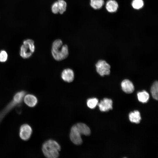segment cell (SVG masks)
Instances as JSON below:
<instances>
[{
  "instance_id": "ffe728a7",
  "label": "cell",
  "mask_w": 158,
  "mask_h": 158,
  "mask_svg": "<svg viewBox=\"0 0 158 158\" xmlns=\"http://www.w3.org/2000/svg\"><path fill=\"white\" fill-rule=\"evenodd\" d=\"M59 8V13L63 14L66 11L67 8V3L64 0H58L57 1Z\"/></svg>"
},
{
  "instance_id": "277c9868",
  "label": "cell",
  "mask_w": 158,
  "mask_h": 158,
  "mask_svg": "<svg viewBox=\"0 0 158 158\" xmlns=\"http://www.w3.org/2000/svg\"><path fill=\"white\" fill-rule=\"evenodd\" d=\"M35 46L34 42L31 39L25 40L20 47V55L24 59L30 57L34 52Z\"/></svg>"
},
{
  "instance_id": "30bf717a",
  "label": "cell",
  "mask_w": 158,
  "mask_h": 158,
  "mask_svg": "<svg viewBox=\"0 0 158 158\" xmlns=\"http://www.w3.org/2000/svg\"><path fill=\"white\" fill-rule=\"evenodd\" d=\"M121 85L123 90L127 93H131L134 90L133 83L128 79H125L121 83Z\"/></svg>"
},
{
  "instance_id": "2e32d148",
  "label": "cell",
  "mask_w": 158,
  "mask_h": 158,
  "mask_svg": "<svg viewBox=\"0 0 158 158\" xmlns=\"http://www.w3.org/2000/svg\"><path fill=\"white\" fill-rule=\"evenodd\" d=\"M104 4V0H90L91 6L95 10L101 8Z\"/></svg>"
},
{
  "instance_id": "4fadbf2b",
  "label": "cell",
  "mask_w": 158,
  "mask_h": 158,
  "mask_svg": "<svg viewBox=\"0 0 158 158\" xmlns=\"http://www.w3.org/2000/svg\"><path fill=\"white\" fill-rule=\"evenodd\" d=\"M75 125L82 135H89L90 134V128L85 124L79 123L75 124Z\"/></svg>"
},
{
  "instance_id": "5bb4252c",
  "label": "cell",
  "mask_w": 158,
  "mask_h": 158,
  "mask_svg": "<svg viewBox=\"0 0 158 158\" xmlns=\"http://www.w3.org/2000/svg\"><path fill=\"white\" fill-rule=\"evenodd\" d=\"M129 116V120L131 122L136 123H139L141 119L140 113L137 110L130 112Z\"/></svg>"
},
{
  "instance_id": "7a4b0ae2",
  "label": "cell",
  "mask_w": 158,
  "mask_h": 158,
  "mask_svg": "<svg viewBox=\"0 0 158 158\" xmlns=\"http://www.w3.org/2000/svg\"><path fill=\"white\" fill-rule=\"evenodd\" d=\"M61 147L55 140H49L44 142L42 150L44 155L49 158H56L59 155Z\"/></svg>"
},
{
  "instance_id": "8992f818",
  "label": "cell",
  "mask_w": 158,
  "mask_h": 158,
  "mask_svg": "<svg viewBox=\"0 0 158 158\" xmlns=\"http://www.w3.org/2000/svg\"><path fill=\"white\" fill-rule=\"evenodd\" d=\"M32 133L31 127L27 124H23L20 128L19 136L20 138L24 141H27L29 139Z\"/></svg>"
},
{
  "instance_id": "8fae6325",
  "label": "cell",
  "mask_w": 158,
  "mask_h": 158,
  "mask_svg": "<svg viewBox=\"0 0 158 158\" xmlns=\"http://www.w3.org/2000/svg\"><path fill=\"white\" fill-rule=\"evenodd\" d=\"M23 99L25 103L28 106L31 107L35 106L37 102V97L32 94H29L25 95Z\"/></svg>"
},
{
  "instance_id": "ba28073f",
  "label": "cell",
  "mask_w": 158,
  "mask_h": 158,
  "mask_svg": "<svg viewBox=\"0 0 158 158\" xmlns=\"http://www.w3.org/2000/svg\"><path fill=\"white\" fill-rule=\"evenodd\" d=\"M61 76L63 81L70 83L73 80L74 78V73L72 69L69 68H66L62 71Z\"/></svg>"
},
{
  "instance_id": "9c48e42d",
  "label": "cell",
  "mask_w": 158,
  "mask_h": 158,
  "mask_svg": "<svg viewBox=\"0 0 158 158\" xmlns=\"http://www.w3.org/2000/svg\"><path fill=\"white\" fill-rule=\"evenodd\" d=\"M100 110L107 111L112 109V101L111 99L104 98L98 104Z\"/></svg>"
},
{
  "instance_id": "7c38bea8",
  "label": "cell",
  "mask_w": 158,
  "mask_h": 158,
  "mask_svg": "<svg viewBox=\"0 0 158 158\" xmlns=\"http://www.w3.org/2000/svg\"><path fill=\"white\" fill-rule=\"evenodd\" d=\"M118 7L117 2L115 0H108L106 2L105 7L109 12L113 13L116 12Z\"/></svg>"
},
{
  "instance_id": "d6986e66",
  "label": "cell",
  "mask_w": 158,
  "mask_h": 158,
  "mask_svg": "<svg viewBox=\"0 0 158 158\" xmlns=\"http://www.w3.org/2000/svg\"><path fill=\"white\" fill-rule=\"evenodd\" d=\"M98 102V99L96 98H90L87 99V104L88 107L93 109L95 108Z\"/></svg>"
},
{
  "instance_id": "e0dca14e",
  "label": "cell",
  "mask_w": 158,
  "mask_h": 158,
  "mask_svg": "<svg viewBox=\"0 0 158 158\" xmlns=\"http://www.w3.org/2000/svg\"><path fill=\"white\" fill-rule=\"evenodd\" d=\"M151 92L152 97L155 99H158V83L156 81L154 83L151 88Z\"/></svg>"
},
{
  "instance_id": "52a82bcc",
  "label": "cell",
  "mask_w": 158,
  "mask_h": 158,
  "mask_svg": "<svg viewBox=\"0 0 158 158\" xmlns=\"http://www.w3.org/2000/svg\"><path fill=\"white\" fill-rule=\"evenodd\" d=\"M81 135L75 124L71 128L70 134V138L71 141L75 145H81L83 142Z\"/></svg>"
},
{
  "instance_id": "6da1fadb",
  "label": "cell",
  "mask_w": 158,
  "mask_h": 158,
  "mask_svg": "<svg viewBox=\"0 0 158 158\" xmlns=\"http://www.w3.org/2000/svg\"><path fill=\"white\" fill-rule=\"evenodd\" d=\"M51 53L53 58L57 61H60L66 58L69 54L68 49L66 44H63L60 39L55 40L53 42Z\"/></svg>"
},
{
  "instance_id": "ac0fdd59",
  "label": "cell",
  "mask_w": 158,
  "mask_h": 158,
  "mask_svg": "<svg viewBox=\"0 0 158 158\" xmlns=\"http://www.w3.org/2000/svg\"><path fill=\"white\" fill-rule=\"evenodd\" d=\"M131 5L134 9L139 10L143 7L144 2L143 0H133Z\"/></svg>"
},
{
  "instance_id": "44dd1931",
  "label": "cell",
  "mask_w": 158,
  "mask_h": 158,
  "mask_svg": "<svg viewBox=\"0 0 158 158\" xmlns=\"http://www.w3.org/2000/svg\"><path fill=\"white\" fill-rule=\"evenodd\" d=\"M8 59V54L6 51L4 50L0 51V62H6Z\"/></svg>"
},
{
  "instance_id": "9a60e30c",
  "label": "cell",
  "mask_w": 158,
  "mask_h": 158,
  "mask_svg": "<svg viewBox=\"0 0 158 158\" xmlns=\"http://www.w3.org/2000/svg\"><path fill=\"white\" fill-rule=\"evenodd\" d=\"M137 96L139 101L142 103L147 102L149 98V94L145 90L138 92Z\"/></svg>"
},
{
  "instance_id": "3957f363",
  "label": "cell",
  "mask_w": 158,
  "mask_h": 158,
  "mask_svg": "<svg viewBox=\"0 0 158 158\" xmlns=\"http://www.w3.org/2000/svg\"><path fill=\"white\" fill-rule=\"evenodd\" d=\"M26 92L21 91L16 93L13 99L0 112V123L5 116L15 107L21 105Z\"/></svg>"
},
{
  "instance_id": "5b68a950",
  "label": "cell",
  "mask_w": 158,
  "mask_h": 158,
  "mask_svg": "<svg viewBox=\"0 0 158 158\" xmlns=\"http://www.w3.org/2000/svg\"><path fill=\"white\" fill-rule=\"evenodd\" d=\"M97 73L101 76L109 75L110 72V66L105 61L99 60L95 65Z\"/></svg>"
},
{
  "instance_id": "7402d4cb",
  "label": "cell",
  "mask_w": 158,
  "mask_h": 158,
  "mask_svg": "<svg viewBox=\"0 0 158 158\" xmlns=\"http://www.w3.org/2000/svg\"><path fill=\"white\" fill-rule=\"evenodd\" d=\"M51 10L52 12L55 14L59 13V8L57 1L54 2L51 6Z\"/></svg>"
}]
</instances>
